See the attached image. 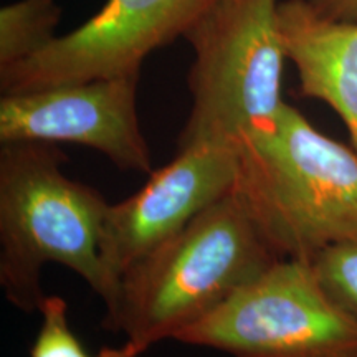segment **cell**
I'll use <instances>...</instances> for the list:
<instances>
[{
  "label": "cell",
  "instance_id": "3957f363",
  "mask_svg": "<svg viewBox=\"0 0 357 357\" xmlns=\"http://www.w3.org/2000/svg\"><path fill=\"white\" fill-rule=\"evenodd\" d=\"M235 190L281 258L311 261L357 238V151L284 102L273 126L240 141Z\"/></svg>",
  "mask_w": 357,
  "mask_h": 357
},
{
  "label": "cell",
  "instance_id": "7c38bea8",
  "mask_svg": "<svg viewBox=\"0 0 357 357\" xmlns=\"http://www.w3.org/2000/svg\"><path fill=\"white\" fill-rule=\"evenodd\" d=\"M311 265L334 300L357 318V238L323 250Z\"/></svg>",
  "mask_w": 357,
  "mask_h": 357
},
{
  "label": "cell",
  "instance_id": "ba28073f",
  "mask_svg": "<svg viewBox=\"0 0 357 357\" xmlns=\"http://www.w3.org/2000/svg\"><path fill=\"white\" fill-rule=\"evenodd\" d=\"M139 77L91 79L2 95L0 142H73L114 166L149 176L153 159L137 116Z\"/></svg>",
  "mask_w": 357,
  "mask_h": 357
},
{
  "label": "cell",
  "instance_id": "30bf717a",
  "mask_svg": "<svg viewBox=\"0 0 357 357\" xmlns=\"http://www.w3.org/2000/svg\"><path fill=\"white\" fill-rule=\"evenodd\" d=\"M61 10L55 0H17L0 10V68L43 50L55 38Z\"/></svg>",
  "mask_w": 357,
  "mask_h": 357
},
{
  "label": "cell",
  "instance_id": "4fadbf2b",
  "mask_svg": "<svg viewBox=\"0 0 357 357\" xmlns=\"http://www.w3.org/2000/svg\"><path fill=\"white\" fill-rule=\"evenodd\" d=\"M307 2L328 19L357 22V0H307Z\"/></svg>",
  "mask_w": 357,
  "mask_h": 357
},
{
  "label": "cell",
  "instance_id": "277c9868",
  "mask_svg": "<svg viewBox=\"0 0 357 357\" xmlns=\"http://www.w3.org/2000/svg\"><path fill=\"white\" fill-rule=\"evenodd\" d=\"M280 0H215L184 38L194 50L190 113L177 147L200 141L240 142L273 126L284 53Z\"/></svg>",
  "mask_w": 357,
  "mask_h": 357
},
{
  "label": "cell",
  "instance_id": "9c48e42d",
  "mask_svg": "<svg viewBox=\"0 0 357 357\" xmlns=\"http://www.w3.org/2000/svg\"><path fill=\"white\" fill-rule=\"evenodd\" d=\"M278 24L301 95L331 106L357 151V22L328 19L307 0H283Z\"/></svg>",
  "mask_w": 357,
  "mask_h": 357
},
{
  "label": "cell",
  "instance_id": "52a82bcc",
  "mask_svg": "<svg viewBox=\"0 0 357 357\" xmlns=\"http://www.w3.org/2000/svg\"><path fill=\"white\" fill-rule=\"evenodd\" d=\"M238 142L200 141L178 147L167 166L154 169L131 197L109 204L101 258L119 284L124 271L234 189Z\"/></svg>",
  "mask_w": 357,
  "mask_h": 357
},
{
  "label": "cell",
  "instance_id": "5b68a950",
  "mask_svg": "<svg viewBox=\"0 0 357 357\" xmlns=\"http://www.w3.org/2000/svg\"><path fill=\"white\" fill-rule=\"evenodd\" d=\"M176 341L231 357H357V318L311 261L283 258Z\"/></svg>",
  "mask_w": 357,
  "mask_h": 357
},
{
  "label": "cell",
  "instance_id": "8992f818",
  "mask_svg": "<svg viewBox=\"0 0 357 357\" xmlns=\"http://www.w3.org/2000/svg\"><path fill=\"white\" fill-rule=\"evenodd\" d=\"M215 0H106L101 10L43 50L0 68L2 95L139 77L149 53L195 24Z\"/></svg>",
  "mask_w": 357,
  "mask_h": 357
},
{
  "label": "cell",
  "instance_id": "6da1fadb",
  "mask_svg": "<svg viewBox=\"0 0 357 357\" xmlns=\"http://www.w3.org/2000/svg\"><path fill=\"white\" fill-rule=\"evenodd\" d=\"M280 260L234 187L124 271L102 324L144 351L176 341Z\"/></svg>",
  "mask_w": 357,
  "mask_h": 357
},
{
  "label": "cell",
  "instance_id": "8fae6325",
  "mask_svg": "<svg viewBox=\"0 0 357 357\" xmlns=\"http://www.w3.org/2000/svg\"><path fill=\"white\" fill-rule=\"evenodd\" d=\"M38 312L42 326L30 347V357H139L144 352L136 342L126 341L123 346L102 347L91 354L70 328L66 301L55 294L45 296Z\"/></svg>",
  "mask_w": 357,
  "mask_h": 357
},
{
  "label": "cell",
  "instance_id": "7a4b0ae2",
  "mask_svg": "<svg viewBox=\"0 0 357 357\" xmlns=\"http://www.w3.org/2000/svg\"><path fill=\"white\" fill-rule=\"evenodd\" d=\"M63 151L52 142H2L0 149V287L20 311H38L47 294L42 268L58 263L86 281L106 310L119 284L101 258L109 202L63 172Z\"/></svg>",
  "mask_w": 357,
  "mask_h": 357
}]
</instances>
